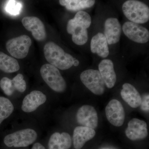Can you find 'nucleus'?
<instances>
[{
	"label": "nucleus",
	"mask_w": 149,
	"mask_h": 149,
	"mask_svg": "<svg viewBox=\"0 0 149 149\" xmlns=\"http://www.w3.org/2000/svg\"><path fill=\"white\" fill-rule=\"evenodd\" d=\"M149 94H146L143 96L141 104V108L143 111L146 112H149Z\"/></svg>",
	"instance_id": "a878e982"
},
{
	"label": "nucleus",
	"mask_w": 149,
	"mask_h": 149,
	"mask_svg": "<svg viewBox=\"0 0 149 149\" xmlns=\"http://www.w3.org/2000/svg\"><path fill=\"white\" fill-rule=\"evenodd\" d=\"M21 4L15 0H9L6 6V10L13 15H17L20 12Z\"/></svg>",
	"instance_id": "393cba45"
},
{
	"label": "nucleus",
	"mask_w": 149,
	"mask_h": 149,
	"mask_svg": "<svg viewBox=\"0 0 149 149\" xmlns=\"http://www.w3.org/2000/svg\"><path fill=\"white\" fill-rule=\"evenodd\" d=\"M40 72L43 80L53 91L58 93H63L65 91L66 82L58 68L47 63L41 67Z\"/></svg>",
	"instance_id": "0eeeda50"
},
{
	"label": "nucleus",
	"mask_w": 149,
	"mask_h": 149,
	"mask_svg": "<svg viewBox=\"0 0 149 149\" xmlns=\"http://www.w3.org/2000/svg\"><path fill=\"white\" fill-rule=\"evenodd\" d=\"M31 149H46L44 146L40 143H36L33 145Z\"/></svg>",
	"instance_id": "bb28decb"
},
{
	"label": "nucleus",
	"mask_w": 149,
	"mask_h": 149,
	"mask_svg": "<svg viewBox=\"0 0 149 149\" xmlns=\"http://www.w3.org/2000/svg\"><path fill=\"white\" fill-rule=\"evenodd\" d=\"M71 146V136L65 132L54 133L50 137L48 142L49 149H69Z\"/></svg>",
	"instance_id": "6ab92c4d"
},
{
	"label": "nucleus",
	"mask_w": 149,
	"mask_h": 149,
	"mask_svg": "<svg viewBox=\"0 0 149 149\" xmlns=\"http://www.w3.org/2000/svg\"><path fill=\"white\" fill-rule=\"evenodd\" d=\"M44 52L45 58L49 64L61 70H67L72 66H78L81 63L80 59L65 52L54 42L46 43L44 46Z\"/></svg>",
	"instance_id": "7ed1b4c3"
},
{
	"label": "nucleus",
	"mask_w": 149,
	"mask_h": 149,
	"mask_svg": "<svg viewBox=\"0 0 149 149\" xmlns=\"http://www.w3.org/2000/svg\"><path fill=\"white\" fill-rule=\"evenodd\" d=\"M47 100V96L42 92L39 91H32L23 99L22 110L24 112H32L40 106L45 104Z\"/></svg>",
	"instance_id": "dca6fc26"
},
{
	"label": "nucleus",
	"mask_w": 149,
	"mask_h": 149,
	"mask_svg": "<svg viewBox=\"0 0 149 149\" xmlns=\"http://www.w3.org/2000/svg\"><path fill=\"white\" fill-rule=\"evenodd\" d=\"M37 134L31 128L17 130L5 136L3 142L9 148H25L33 143L37 140Z\"/></svg>",
	"instance_id": "6e6552de"
},
{
	"label": "nucleus",
	"mask_w": 149,
	"mask_h": 149,
	"mask_svg": "<svg viewBox=\"0 0 149 149\" xmlns=\"http://www.w3.org/2000/svg\"><path fill=\"white\" fill-rule=\"evenodd\" d=\"M95 2V0H59L60 4L67 10L76 13L91 8Z\"/></svg>",
	"instance_id": "aec40b11"
},
{
	"label": "nucleus",
	"mask_w": 149,
	"mask_h": 149,
	"mask_svg": "<svg viewBox=\"0 0 149 149\" xmlns=\"http://www.w3.org/2000/svg\"><path fill=\"white\" fill-rule=\"evenodd\" d=\"M93 20L85 11L77 12L67 22V33L70 35L73 44L84 51L90 53L89 43L93 31Z\"/></svg>",
	"instance_id": "f257e3e1"
},
{
	"label": "nucleus",
	"mask_w": 149,
	"mask_h": 149,
	"mask_svg": "<svg viewBox=\"0 0 149 149\" xmlns=\"http://www.w3.org/2000/svg\"><path fill=\"white\" fill-rule=\"evenodd\" d=\"M83 85L93 94L101 95L104 93L105 85L98 70H85L80 74Z\"/></svg>",
	"instance_id": "1a4fd4ad"
},
{
	"label": "nucleus",
	"mask_w": 149,
	"mask_h": 149,
	"mask_svg": "<svg viewBox=\"0 0 149 149\" xmlns=\"http://www.w3.org/2000/svg\"><path fill=\"white\" fill-rule=\"evenodd\" d=\"M106 116L110 123L116 127L122 126L124 122L125 113L122 104L116 100H112L105 108Z\"/></svg>",
	"instance_id": "f8f14e48"
},
{
	"label": "nucleus",
	"mask_w": 149,
	"mask_h": 149,
	"mask_svg": "<svg viewBox=\"0 0 149 149\" xmlns=\"http://www.w3.org/2000/svg\"><path fill=\"white\" fill-rule=\"evenodd\" d=\"M120 95L123 100L131 107L136 108L141 106L142 101L141 95L135 87L130 83L123 84Z\"/></svg>",
	"instance_id": "a211bd4d"
},
{
	"label": "nucleus",
	"mask_w": 149,
	"mask_h": 149,
	"mask_svg": "<svg viewBox=\"0 0 149 149\" xmlns=\"http://www.w3.org/2000/svg\"><path fill=\"white\" fill-rule=\"evenodd\" d=\"M89 51L93 56L100 60L111 56L106 38L97 20L93 21V31L89 43Z\"/></svg>",
	"instance_id": "423d86ee"
},
{
	"label": "nucleus",
	"mask_w": 149,
	"mask_h": 149,
	"mask_svg": "<svg viewBox=\"0 0 149 149\" xmlns=\"http://www.w3.org/2000/svg\"><path fill=\"white\" fill-rule=\"evenodd\" d=\"M14 88L20 93H24L27 88V84L24 80V76L19 73L12 80Z\"/></svg>",
	"instance_id": "b1692460"
},
{
	"label": "nucleus",
	"mask_w": 149,
	"mask_h": 149,
	"mask_svg": "<svg viewBox=\"0 0 149 149\" xmlns=\"http://www.w3.org/2000/svg\"><path fill=\"white\" fill-rule=\"evenodd\" d=\"M22 23L24 28L32 32V36L38 41L45 40L47 33L42 22L36 17L27 16L23 17Z\"/></svg>",
	"instance_id": "4468645a"
},
{
	"label": "nucleus",
	"mask_w": 149,
	"mask_h": 149,
	"mask_svg": "<svg viewBox=\"0 0 149 149\" xmlns=\"http://www.w3.org/2000/svg\"><path fill=\"white\" fill-rule=\"evenodd\" d=\"M76 119L78 124L95 129L98 124L97 113L92 106L85 105L77 111Z\"/></svg>",
	"instance_id": "ddd939ff"
},
{
	"label": "nucleus",
	"mask_w": 149,
	"mask_h": 149,
	"mask_svg": "<svg viewBox=\"0 0 149 149\" xmlns=\"http://www.w3.org/2000/svg\"><path fill=\"white\" fill-rule=\"evenodd\" d=\"M14 107L9 99L0 97V124L13 113Z\"/></svg>",
	"instance_id": "4be33fe9"
},
{
	"label": "nucleus",
	"mask_w": 149,
	"mask_h": 149,
	"mask_svg": "<svg viewBox=\"0 0 149 149\" xmlns=\"http://www.w3.org/2000/svg\"><path fill=\"white\" fill-rule=\"evenodd\" d=\"M114 67V62L112 59V56L107 58L100 60L98 66V70L105 86L109 89L114 87L117 81V76Z\"/></svg>",
	"instance_id": "9b49d317"
},
{
	"label": "nucleus",
	"mask_w": 149,
	"mask_h": 149,
	"mask_svg": "<svg viewBox=\"0 0 149 149\" xmlns=\"http://www.w3.org/2000/svg\"><path fill=\"white\" fill-rule=\"evenodd\" d=\"M125 133L126 137L131 141L146 139L148 135L146 123L138 118H133L128 122Z\"/></svg>",
	"instance_id": "2eb2a0df"
},
{
	"label": "nucleus",
	"mask_w": 149,
	"mask_h": 149,
	"mask_svg": "<svg viewBox=\"0 0 149 149\" xmlns=\"http://www.w3.org/2000/svg\"><path fill=\"white\" fill-rule=\"evenodd\" d=\"M32 43V40L29 36L22 35L8 41L6 43V48L14 57L23 59L28 54Z\"/></svg>",
	"instance_id": "9d476101"
},
{
	"label": "nucleus",
	"mask_w": 149,
	"mask_h": 149,
	"mask_svg": "<svg viewBox=\"0 0 149 149\" xmlns=\"http://www.w3.org/2000/svg\"><path fill=\"white\" fill-rule=\"evenodd\" d=\"M121 9L126 20L148 26L149 7L146 3L139 0H127L123 3Z\"/></svg>",
	"instance_id": "39448f33"
},
{
	"label": "nucleus",
	"mask_w": 149,
	"mask_h": 149,
	"mask_svg": "<svg viewBox=\"0 0 149 149\" xmlns=\"http://www.w3.org/2000/svg\"><path fill=\"white\" fill-rule=\"evenodd\" d=\"M122 37L125 38L129 48L134 53H141L149 46V30L147 26L128 20L121 22ZM130 49V50H131Z\"/></svg>",
	"instance_id": "f03ea898"
},
{
	"label": "nucleus",
	"mask_w": 149,
	"mask_h": 149,
	"mask_svg": "<svg viewBox=\"0 0 149 149\" xmlns=\"http://www.w3.org/2000/svg\"><path fill=\"white\" fill-rule=\"evenodd\" d=\"M96 132L93 128L85 126H77L73 131V147L75 149H81L86 142L95 136Z\"/></svg>",
	"instance_id": "f3484780"
},
{
	"label": "nucleus",
	"mask_w": 149,
	"mask_h": 149,
	"mask_svg": "<svg viewBox=\"0 0 149 149\" xmlns=\"http://www.w3.org/2000/svg\"><path fill=\"white\" fill-rule=\"evenodd\" d=\"M97 20L106 38L111 56L119 54L122 27L118 17L109 16L101 20Z\"/></svg>",
	"instance_id": "20e7f679"
},
{
	"label": "nucleus",
	"mask_w": 149,
	"mask_h": 149,
	"mask_svg": "<svg viewBox=\"0 0 149 149\" xmlns=\"http://www.w3.org/2000/svg\"><path fill=\"white\" fill-rule=\"evenodd\" d=\"M20 68L18 61L15 59L0 52V70L6 73H13Z\"/></svg>",
	"instance_id": "412c9836"
},
{
	"label": "nucleus",
	"mask_w": 149,
	"mask_h": 149,
	"mask_svg": "<svg viewBox=\"0 0 149 149\" xmlns=\"http://www.w3.org/2000/svg\"><path fill=\"white\" fill-rule=\"evenodd\" d=\"M0 87L7 96L12 95L14 92L12 81L7 77H3L0 80Z\"/></svg>",
	"instance_id": "5701e85b"
}]
</instances>
